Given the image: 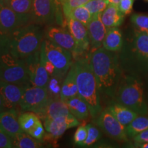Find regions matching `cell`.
<instances>
[{
	"mask_svg": "<svg viewBox=\"0 0 148 148\" xmlns=\"http://www.w3.org/2000/svg\"><path fill=\"white\" fill-rule=\"evenodd\" d=\"M96 124L112 139L119 142L127 140L125 126L121 124L107 109L102 110L96 118Z\"/></svg>",
	"mask_w": 148,
	"mask_h": 148,
	"instance_id": "cell-10",
	"label": "cell"
},
{
	"mask_svg": "<svg viewBox=\"0 0 148 148\" xmlns=\"http://www.w3.org/2000/svg\"><path fill=\"white\" fill-rule=\"evenodd\" d=\"M52 97L46 87L25 85L19 106L23 111H30L37 113L45 107Z\"/></svg>",
	"mask_w": 148,
	"mask_h": 148,
	"instance_id": "cell-7",
	"label": "cell"
},
{
	"mask_svg": "<svg viewBox=\"0 0 148 148\" xmlns=\"http://www.w3.org/2000/svg\"><path fill=\"white\" fill-rule=\"evenodd\" d=\"M18 116L19 113L14 108L0 112V127L11 138L20 133L25 132L19 124Z\"/></svg>",
	"mask_w": 148,
	"mask_h": 148,
	"instance_id": "cell-17",
	"label": "cell"
},
{
	"mask_svg": "<svg viewBox=\"0 0 148 148\" xmlns=\"http://www.w3.org/2000/svg\"><path fill=\"white\" fill-rule=\"evenodd\" d=\"M1 81L21 85L29 84L25 59L18 58L11 52L0 58Z\"/></svg>",
	"mask_w": 148,
	"mask_h": 148,
	"instance_id": "cell-5",
	"label": "cell"
},
{
	"mask_svg": "<svg viewBox=\"0 0 148 148\" xmlns=\"http://www.w3.org/2000/svg\"><path fill=\"white\" fill-rule=\"evenodd\" d=\"M66 25L71 33L76 43V50L73 54L74 60L89 56L86 55L90 52V40L87 27L77 20L71 17H66Z\"/></svg>",
	"mask_w": 148,
	"mask_h": 148,
	"instance_id": "cell-8",
	"label": "cell"
},
{
	"mask_svg": "<svg viewBox=\"0 0 148 148\" xmlns=\"http://www.w3.org/2000/svg\"><path fill=\"white\" fill-rule=\"evenodd\" d=\"M46 38L71 51L72 55L76 50V43L69 29L63 27L49 26L45 32Z\"/></svg>",
	"mask_w": 148,
	"mask_h": 148,
	"instance_id": "cell-14",
	"label": "cell"
},
{
	"mask_svg": "<svg viewBox=\"0 0 148 148\" xmlns=\"http://www.w3.org/2000/svg\"><path fill=\"white\" fill-rule=\"evenodd\" d=\"M134 147L138 148H148V142H144V143H137L134 142Z\"/></svg>",
	"mask_w": 148,
	"mask_h": 148,
	"instance_id": "cell-42",
	"label": "cell"
},
{
	"mask_svg": "<svg viewBox=\"0 0 148 148\" xmlns=\"http://www.w3.org/2000/svg\"><path fill=\"white\" fill-rule=\"evenodd\" d=\"M40 60H41L42 65L44 66V67H45V70L49 75V76H55L56 73V67L50 61L48 60L45 52L42 50L41 47H40Z\"/></svg>",
	"mask_w": 148,
	"mask_h": 148,
	"instance_id": "cell-37",
	"label": "cell"
},
{
	"mask_svg": "<svg viewBox=\"0 0 148 148\" xmlns=\"http://www.w3.org/2000/svg\"><path fill=\"white\" fill-rule=\"evenodd\" d=\"M113 97L116 102L128 107L139 115H147L143 83L136 77L130 75L121 77Z\"/></svg>",
	"mask_w": 148,
	"mask_h": 148,
	"instance_id": "cell-4",
	"label": "cell"
},
{
	"mask_svg": "<svg viewBox=\"0 0 148 148\" xmlns=\"http://www.w3.org/2000/svg\"><path fill=\"white\" fill-rule=\"evenodd\" d=\"M29 23L0 0V30L10 34L16 29Z\"/></svg>",
	"mask_w": 148,
	"mask_h": 148,
	"instance_id": "cell-13",
	"label": "cell"
},
{
	"mask_svg": "<svg viewBox=\"0 0 148 148\" xmlns=\"http://www.w3.org/2000/svg\"><path fill=\"white\" fill-rule=\"evenodd\" d=\"M78 95L75 66L73 63L62 82L60 92V99L66 102L71 98Z\"/></svg>",
	"mask_w": 148,
	"mask_h": 148,
	"instance_id": "cell-19",
	"label": "cell"
},
{
	"mask_svg": "<svg viewBox=\"0 0 148 148\" xmlns=\"http://www.w3.org/2000/svg\"><path fill=\"white\" fill-rule=\"evenodd\" d=\"M25 85L0 82V95L5 110L19 106Z\"/></svg>",
	"mask_w": 148,
	"mask_h": 148,
	"instance_id": "cell-15",
	"label": "cell"
},
{
	"mask_svg": "<svg viewBox=\"0 0 148 148\" xmlns=\"http://www.w3.org/2000/svg\"><path fill=\"white\" fill-rule=\"evenodd\" d=\"M8 52H11L10 34L0 30V58Z\"/></svg>",
	"mask_w": 148,
	"mask_h": 148,
	"instance_id": "cell-34",
	"label": "cell"
},
{
	"mask_svg": "<svg viewBox=\"0 0 148 148\" xmlns=\"http://www.w3.org/2000/svg\"><path fill=\"white\" fill-rule=\"evenodd\" d=\"M87 127L88 134L86 140L83 144L82 147H90L94 143H95L100 138V132L95 126L92 124H88L86 125Z\"/></svg>",
	"mask_w": 148,
	"mask_h": 148,
	"instance_id": "cell-33",
	"label": "cell"
},
{
	"mask_svg": "<svg viewBox=\"0 0 148 148\" xmlns=\"http://www.w3.org/2000/svg\"><path fill=\"white\" fill-rule=\"evenodd\" d=\"M108 5L107 0H90L84 5V6L87 8L92 16L97 14L102 13Z\"/></svg>",
	"mask_w": 148,
	"mask_h": 148,
	"instance_id": "cell-32",
	"label": "cell"
},
{
	"mask_svg": "<svg viewBox=\"0 0 148 148\" xmlns=\"http://www.w3.org/2000/svg\"><path fill=\"white\" fill-rule=\"evenodd\" d=\"M134 142L137 143H144L148 142V129L143 131L133 138Z\"/></svg>",
	"mask_w": 148,
	"mask_h": 148,
	"instance_id": "cell-41",
	"label": "cell"
},
{
	"mask_svg": "<svg viewBox=\"0 0 148 148\" xmlns=\"http://www.w3.org/2000/svg\"><path fill=\"white\" fill-rule=\"evenodd\" d=\"M121 0H107V2H108V4H113L118 5Z\"/></svg>",
	"mask_w": 148,
	"mask_h": 148,
	"instance_id": "cell-43",
	"label": "cell"
},
{
	"mask_svg": "<svg viewBox=\"0 0 148 148\" xmlns=\"http://www.w3.org/2000/svg\"><path fill=\"white\" fill-rule=\"evenodd\" d=\"M65 16L73 18L74 19L81 22L86 27L92 18L91 14L84 5H81V6L73 9Z\"/></svg>",
	"mask_w": 148,
	"mask_h": 148,
	"instance_id": "cell-29",
	"label": "cell"
},
{
	"mask_svg": "<svg viewBox=\"0 0 148 148\" xmlns=\"http://www.w3.org/2000/svg\"><path fill=\"white\" fill-rule=\"evenodd\" d=\"M121 124L126 126L131 123L135 118L139 115L135 111L129 108L121 103L114 101L106 108Z\"/></svg>",
	"mask_w": 148,
	"mask_h": 148,
	"instance_id": "cell-20",
	"label": "cell"
},
{
	"mask_svg": "<svg viewBox=\"0 0 148 148\" xmlns=\"http://www.w3.org/2000/svg\"><path fill=\"white\" fill-rule=\"evenodd\" d=\"M63 77L58 76H50L46 88L52 99H60V92Z\"/></svg>",
	"mask_w": 148,
	"mask_h": 148,
	"instance_id": "cell-30",
	"label": "cell"
},
{
	"mask_svg": "<svg viewBox=\"0 0 148 148\" xmlns=\"http://www.w3.org/2000/svg\"><path fill=\"white\" fill-rule=\"evenodd\" d=\"M90 63L95 74L99 92L113 97L121 79L118 56L114 51L101 47L89 53Z\"/></svg>",
	"mask_w": 148,
	"mask_h": 148,
	"instance_id": "cell-1",
	"label": "cell"
},
{
	"mask_svg": "<svg viewBox=\"0 0 148 148\" xmlns=\"http://www.w3.org/2000/svg\"><path fill=\"white\" fill-rule=\"evenodd\" d=\"M44 127L47 131L43 140L51 142L58 139L67 130L79 124V120L71 113L61 115L54 119L43 121Z\"/></svg>",
	"mask_w": 148,
	"mask_h": 148,
	"instance_id": "cell-9",
	"label": "cell"
},
{
	"mask_svg": "<svg viewBox=\"0 0 148 148\" xmlns=\"http://www.w3.org/2000/svg\"><path fill=\"white\" fill-rule=\"evenodd\" d=\"M134 0H121L118 7L124 15L130 14L132 11Z\"/></svg>",
	"mask_w": 148,
	"mask_h": 148,
	"instance_id": "cell-40",
	"label": "cell"
},
{
	"mask_svg": "<svg viewBox=\"0 0 148 148\" xmlns=\"http://www.w3.org/2000/svg\"><path fill=\"white\" fill-rule=\"evenodd\" d=\"M101 13L92 15L87 25L90 46V53L102 47L103 39L108 29L101 21Z\"/></svg>",
	"mask_w": 148,
	"mask_h": 148,
	"instance_id": "cell-16",
	"label": "cell"
},
{
	"mask_svg": "<svg viewBox=\"0 0 148 148\" xmlns=\"http://www.w3.org/2000/svg\"><path fill=\"white\" fill-rule=\"evenodd\" d=\"M7 6L30 23L33 0H1Z\"/></svg>",
	"mask_w": 148,
	"mask_h": 148,
	"instance_id": "cell-24",
	"label": "cell"
},
{
	"mask_svg": "<svg viewBox=\"0 0 148 148\" xmlns=\"http://www.w3.org/2000/svg\"><path fill=\"white\" fill-rule=\"evenodd\" d=\"M146 1H148V0H146Z\"/></svg>",
	"mask_w": 148,
	"mask_h": 148,
	"instance_id": "cell-47",
	"label": "cell"
},
{
	"mask_svg": "<svg viewBox=\"0 0 148 148\" xmlns=\"http://www.w3.org/2000/svg\"><path fill=\"white\" fill-rule=\"evenodd\" d=\"M0 82H1V79H0Z\"/></svg>",
	"mask_w": 148,
	"mask_h": 148,
	"instance_id": "cell-46",
	"label": "cell"
},
{
	"mask_svg": "<svg viewBox=\"0 0 148 148\" xmlns=\"http://www.w3.org/2000/svg\"><path fill=\"white\" fill-rule=\"evenodd\" d=\"M66 103L70 112L77 119L85 120L90 115L87 103L79 95L71 98Z\"/></svg>",
	"mask_w": 148,
	"mask_h": 148,
	"instance_id": "cell-25",
	"label": "cell"
},
{
	"mask_svg": "<svg viewBox=\"0 0 148 148\" xmlns=\"http://www.w3.org/2000/svg\"><path fill=\"white\" fill-rule=\"evenodd\" d=\"M40 121L38 116L35 112L30 111H25L18 116V122L21 129L26 133H28Z\"/></svg>",
	"mask_w": 148,
	"mask_h": 148,
	"instance_id": "cell-28",
	"label": "cell"
},
{
	"mask_svg": "<svg viewBox=\"0 0 148 148\" xmlns=\"http://www.w3.org/2000/svg\"><path fill=\"white\" fill-rule=\"evenodd\" d=\"M131 22L136 30L148 34V15L144 14H134L131 16Z\"/></svg>",
	"mask_w": 148,
	"mask_h": 148,
	"instance_id": "cell-31",
	"label": "cell"
},
{
	"mask_svg": "<svg viewBox=\"0 0 148 148\" xmlns=\"http://www.w3.org/2000/svg\"><path fill=\"white\" fill-rule=\"evenodd\" d=\"M11 53L21 58L40 50L45 32L39 25L29 23L10 34Z\"/></svg>",
	"mask_w": 148,
	"mask_h": 148,
	"instance_id": "cell-3",
	"label": "cell"
},
{
	"mask_svg": "<svg viewBox=\"0 0 148 148\" xmlns=\"http://www.w3.org/2000/svg\"><path fill=\"white\" fill-rule=\"evenodd\" d=\"M57 6L55 0H33L30 23L52 24L56 19Z\"/></svg>",
	"mask_w": 148,
	"mask_h": 148,
	"instance_id": "cell-11",
	"label": "cell"
},
{
	"mask_svg": "<svg viewBox=\"0 0 148 148\" xmlns=\"http://www.w3.org/2000/svg\"><path fill=\"white\" fill-rule=\"evenodd\" d=\"M63 1H64V0H55L56 3L57 5H60V4L62 5V2H63Z\"/></svg>",
	"mask_w": 148,
	"mask_h": 148,
	"instance_id": "cell-45",
	"label": "cell"
},
{
	"mask_svg": "<svg viewBox=\"0 0 148 148\" xmlns=\"http://www.w3.org/2000/svg\"><path fill=\"white\" fill-rule=\"evenodd\" d=\"M69 113L71 112L66 103L61 99H54L36 114L42 121H45Z\"/></svg>",
	"mask_w": 148,
	"mask_h": 148,
	"instance_id": "cell-18",
	"label": "cell"
},
{
	"mask_svg": "<svg viewBox=\"0 0 148 148\" xmlns=\"http://www.w3.org/2000/svg\"><path fill=\"white\" fill-rule=\"evenodd\" d=\"M103 23L107 29L119 27L124 20V14L120 11L118 5L108 4L101 14Z\"/></svg>",
	"mask_w": 148,
	"mask_h": 148,
	"instance_id": "cell-22",
	"label": "cell"
},
{
	"mask_svg": "<svg viewBox=\"0 0 148 148\" xmlns=\"http://www.w3.org/2000/svg\"><path fill=\"white\" fill-rule=\"evenodd\" d=\"M90 0H64L62 3L64 15H66L73 9L84 5Z\"/></svg>",
	"mask_w": 148,
	"mask_h": 148,
	"instance_id": "cell-36",
	"label": "cell"
},
{
	"mask_svg": "<svg viewBox=\"0 0 148 148\" xmlns=\"http://www.w3.org/2000/svg\"><path fill=\"white\" fill-rule=\"evenodd\" d=\"M13 147L12 138L0 127V148Z\"/></svg>",
	"mask_w": 148,
	"mask_h": 148,
	"instance_id": "cell-39",
	"label": "cell"
},
{
	"mask_svg": "<svg viewBox=\"0 0 148 148\" xmlns=\"http://www.w3.org/2000/svg\"><path fill=\"white\" fill-rule=\"evenodd\" d=\"M13 147L38 148L42 147L41 140H39L26 132H22L12 138Z\"/></svg>",
	"mask_w": 148,
	"mask_h": 148,
	"instance_id": "cell-26",
	"label": "cell"
},
{
	"mask_svg": "<svg viewBox=\"0 0 148 148\" xmlns=\"http://www.w3.org/2000/svg\"><path fill=\"white\" fill-rule=\"evenodd\" d=\"M123 35L118 27H111L107 29L103 39L102 47L110 51H119L123 47Z\"/></svg>",
	"mask_w": 148,
	"mask_h": 148,
	"instance_id": "cell-23",
	"label": "cell"
},
{
	"mask_svg": "<svg viewBox=\"0 0 148 148\" xmlns=\"http://www.w3.org/2000/svg\"><path fill=\"white\" fill-rule=\"evenodd\" d=\"M25 59L29 84L46 87L49 79V75L42 65L40 60V49Z\"/></svg>",
	"mask_w": 148,
	"mask_h": 148,
	"instance_id": "cell-12",
	"label": "cell"
},
{
	"mask_svg": "<svg viewBox=\"0 0 148 148\" xmlns=\"http://www.w3.org/2000/svg\"><path fill=\"white\" fill-rule=\"evenodd\" d=\"M5 108L4 106H3V103L2 101V99H1V95H0V112H2V111L5 110Z\"/></svg>",
	"mask_w": 148,
	"mask_h": 148,
	"instance_id": "cell-44",
	"label": "cell"
},
{
	"mask_svg": "<svg viewBox=\"0 0 148 148\" xmlns=\"http://www.w3.org/2000/svg\"><path fill=\"white\" fill-rule=\"evenodd\" d=\"M132 49L136 58L148 66V34L135 30Z\"/></svg>",
	"mask_w": 148,
	"mask_h": 148,
	"instance_id": "cell-21",
	"label": "cell"
},
{
	"mask_svg": "<svg viewBox=\"0 0 148 148\" xmlns=\"http://www.w3.org/2000/svg\"><path fill=\"white\" fill-rule=\"evenodd\" d=\"M27 134L31 135V136L36 138V139L42 141L45 135V132L41 121H38V123Z\"/></svg>",
	"mask_w": 148,
	"mask_h": 148,
	"instance_id": "cell-38",
	"label": "cell"
},
{
	"mask_svg": "<svg viewBox=\"0 0 148 148\" xmlns=\"http://www.w3.org/2000/svg\"><path fill=\"white\" fill-rule=\"evenodd\" d=\"M41 48L48 60L56 67L55 76L64 78L73 63L72 53L46 38L42 40Z\"/></svg>",
	"mask_w": 148,
	"mask_h": 148,
	"instance_id": "cell-6",
	"label": "cell"
},
{
	"mask_svg": "<svg viewBox=\"0 0 148 148\" xmlns=\"http://www.w3.org/2000/svg\"><path fill=\"white\" fill-rule=\"evenodd\" d=\"M147 129H148V116L146 115H138L125 126L127 136L132 138Z\"/></svg>",
	"mask_w": 148,
	"mask_h": 148,
	"instance_id": "cell-27",
	"label": "cell"
},
{
	"mask_svg": "<svg viewBox=\"0 0 148 148\" xmlns=\"http://www.w3.org/2000/svg\"><path fill=\"white\" fill-rule=\"evenodd\" d=\"M78 94L87 103L90 114L96 119L102 111L99 89L94 72L90 63L89 56L73 62Z\"/></svg>",
	"mask_w": 148,
	"mask_h": 148,
	"instance_id": "cell-2",
	"label": "cell"
},
{
	"mask_svg": "<svg viewBox=\"0 0 148 148\" xmlns=\"http://www.w3.org/2000/svg\"><path fill=\"white\" fill-rule=\"evenodd\" d=\"M88 134L87 127L86 125H79L77 127L73 136L74 143L76 145L82 147L83 144L86 139Z\"/></svg>",
	"mask_w": 148,
	"mask_h": 148,
	"instance_id": "cell-35",
	"label": "cell"
}]
</instances>
